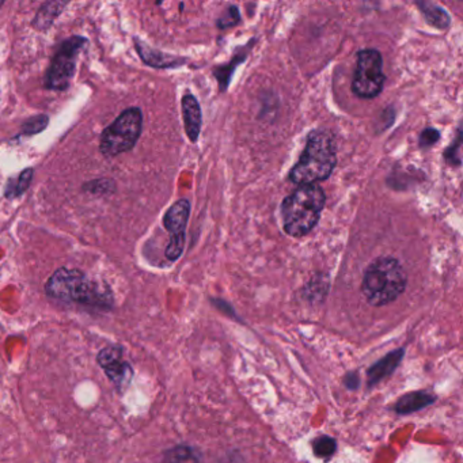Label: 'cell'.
Here are the masks:
<instances>
[{
	"label": "cell",
	"mask_w": 463,
	"mask_h": 463,
	"mask_svg": "<svg viewBox=\"0 0 463 463\" xmlns=\"http://www.w3.org/2000/svg\"><path fill=\"white\" fill-rule=\"evenodd\" d=\"M436 397L428 392H411L402 395L395 402L394 411L400 414L414 413L420 409L427 408L435 402Z\"/></svg>",
	"instance_id": "14"
},
{
	"label": "cell",
	"mask_w": 463,
	"mask_h": 463,
	"mask_svg": "<svg viewBox=\"0 0 463 463\" xmlns=\"http://www.w3.org/2000/svg\"><path fill=\"white\" fill-rule=\"evenodd\" d=\"M417 6L421 10L422 15H424L427 23L430 24L433 28L439 29V31H444L449 28L451 24V17L446 10L441 9L438 5L428 4V2H420Z\"/></svg>",
	"instance_id": "15"
},
{
	"label": "cell",
	"mask_w": 463,
	"mask_h": 463,
	"mask_svg": "<svg viewBox=\"0 0 463 463\" xmlns=\"http://www.w3.org/2000/svg\"><path fill=\"white\" fill-rule=\"evenodd\" d=\"M134 43L143 63L154 67V69H172V67H180L181 64L186 61L185 59L175 58V56L166 55V53L153 50V48L148 47L145 42L137 39V37H135Z\"/></svg>",
	"instance_id": "11"
},
{
	"label": "cell",
	"mask_w": 463,
	"mask_h": 463,
	"mask_svg": "<svg viewBox=\"0 0 463 463\" xmlns=\"http://www.w3.org/2000/svg\"><path fill=\"white\" fill-rule=\"evenodd\" d=\"M240 21V10H238V7L232 6L226 13H224L223 17L219 18L218 28L229 29L232 28V26L237 25Z\"/></svg>",
	"instance_id": "21"
},
{
	"label": "cell",
	"mask_w": 463,
	"mask_h": 463,
	"mask_svg": "<svg viewBox=\"0 0 463 463\" xmlns=\"http://www.w3.org/2000/svg\"><path fill=\"white\" fill-rule=\"evenodd\" d=\"M48 124H50V118L47 115H36L33 118H29L21 127L20 137H29L42 134L47 128Z\"/></svg>",
	"instance_id": "20"
},
{
	"label": "cell",
	"mask_w": 463,
	"mask_h": 463,
	"mask_svg": "<svg viewBox=\"0 0 463 463\" xmlns=\"http://www.w3.org/2000/svg\"><path fill=\"white\" fill-rule=\"evenodd\" d=\"M66 2H59V0H50L45 2L39 12H37L36 17L33 20V28L39 32H47L52 28L53 23L61 17V13L66 9Z\"/></svg>",
	"instance_id": "13"
},
{
	"label": "cell",
	"mask_w": 463,
	"mask_h": 463,
	"mask_svg": "<svg viewBox=\"0 0 463 463\" xmlns=\"http://www.w3.org/2000/svg\"><path fill=\"white\" fill-rule=\"evenodd\" d=\"M97 362L118 392L128 386L134 376V368L124 356V349L120 345L105 346L97 354Z\"/></svg>",
	"instance_id": "8"
},
{
	"label": "cell",
	"mask_w": 463,
	"mask_h": 463,
	"mask_svg": "<svg viewBox=\"0 0 463 463\" xmlns=\"http://www.w3.org/2000/svg\"><path fill=\"white\" fill-rule=\"evenodd\" d=\"M408 284L405 269L394 257H378L367 268L362 281V294L371 306L390 305L402 295Z\"/></svg>",
	"instance_id": "4"
},
{
	"label": "cell",
	"mask_w": 463,
	"mask_h": 463,
	"mask_svg": "<svg viewBox=\"0 0 463 463\" xmlns=\"http://www.w3.org/2000/svg\"><path fill=\"white\" fill-rule=\"evenodd\" d=\"M191 216V203L181 199L175 202L164 216V226L170 232V241L185 242L186 226Z\"/></svg>",
	"instance_id": "9"
},
{
	"label": "cell",
	"mask_w": 463,
	"mask_h": 463,
	"mask_svg": "<svg viewBox=\"0 0 463 463\" xmlns=\"http://www.w3.org/2000/svg\"><path fill=\"white\" fill-rule=\"evenodd\" d=\"M159 463H200L199 455L192 447L177 446L167 449Z\"/></svg>",
	"instance_id": "17"
},
{
	"label": "cell",
	"mask_w": 463,
	"mask_h": 463,
	"mask_svg": "<svg viewBox=\"0 0 463 463\" xmlns=\"http://www.w3.org/2000/svg\"><path fill=\"white\" fill-rule=\"evenodd\" d=\"M45 294L66 303L109 311L113 307L112 291L99 281L91 280L83 270L59 268L48 279Z\"/></svg>",
	"instance_id": "1"
},
{
	"label": "cell",
	"mask_w": 463,
	"mask_h": 463,
	"mask_svg": "<svg viewBox=\"0 0 463 463\" xmlns=\"http://www.w3.org/2000/svg\"><path fill=\"white\" fill-rule=\"evenodd\" d=\"M183 107L184 126H185L186 137L192 143H197L202 131L203 116L202 107L194 94H185L181 101Z\"/></svg>",
	"instance_id": "10"
},
{
	"label": "cell",
	"mask_w": 463,
	"mask_h": 463,
	"mask_svg": "<svg viewBox=\"0 0 463 463\" xmlns=\"http://www.w3.org/2000/svg\"><path fill=\"white\" fill-rule=\"evenodd\" d=\"M34 170L32 167L23 170L18 177L9 178L6 188H5V197L9 200L17 199L23 196L29 188H31L32 181H33Z\"/></svg>",
	"instance_id": "16"
},
{
	"label": "cell",
	"mask_w": 463,
	"mask_h": 463,
	"mask_svg": "<svg viewBox=\"0 0 463 463\" xmlns=\"http://www.w3.org/2000/svg\"><path fill=\"white\" fill-rule=\"evenodd\" d=\"M89 40L82 36H72L64 40L45 72L44 86L48 90L64 91L71 86L77 72V61Z\"/></svg>",
	"instance_id": "6"
},
{
	"label": "cell",
	"mask_w": 463,
	"mask_h": 463,
	"mask_svg": "<svg viewBox=\"0 0 463 463\" xmlns=\"http://www.w3.org/2000/svg\"><path fill=\"white\" fill-rule=\"evenodd\" d=\"M325 204L326 196L321 186H298L284 199L280 208L286 234L292 238H302L310 234L321 219Z\"/></svg>",
	"instance_id": "3"
},
{
	"label": "cell",
	"mask_w": 463,
	"mask_h": 463,
	"mask_svg": "<svg viewBox=\"0 0 463 463\" xmlns=\"http://www.w3.org/2000/svg\"><path fill=\"white\" fill-rule=\"evenodd\" d=\"M386 82L383 59L376 50H362L357 53L352 90L359 99H373L382 93Z\"/></svg>",
	"instance_id": "7"
},
{
	"label": "cell",
	"mask_w": 463,
	"mask_h": 463,
	"mask_svg": "<svg viewBox=\"0 0 463 463\" xmlns=\"http://www.w3.org/2000/svg\"><path fill=\"white\" fill-rule=\"evenodd\" d=\"M440 132L435 128H425L420 135V147L430 148L440 140Z\"/></svg>",
	"instance_id": "22"
},
{
	"label": "cell",
	"mask_w": 463,
	"mask_h": 463,
	"mask_svg": "<svg viewBox=\"0 0 463 463\" xmlns=\"http://www.w3.org/2000/svg\"><path fill=\"white\" fill-rule=\"evenodd\" d=\"M142 131V110L139 108H128L104 129L99 139V151L107 158H115L131 151L137 146Z\"/></svg>",
	"instance_id": "5"
},
{
	"label": "cell",
	"mask_w": 463,
	"mask_h": 463,
	"mask_svg": "<svg viewBox=\"0 0 463 463\" xmlns=\"http://www.w3.org/2000/svg\"><path fill=\"white\" fill-rule=\"evenodd\" d=\"M311 446H313L316 457L321 458V459H327V458L335 455V449H337V441H335V439L330 438V436L322 435L314 439Z\"/></svg>",
	"instance_id": "19"
},
{
	"label": "cell",
	"mask_w": 463,
	"mask_h": 463,
	"mask_svg": "<svg viewBox=\"0 0 463 463\" xmlns=\"http://www.w3.org/2000/svg\"><path fill=\"white\" fill-rule=\"evenodd\" d=\"M116 189L118 185L113 178H97V180L88 181L82 186L85 194H94V196H110L115 194Z\"/></svg>",
	"instance_id": "18"
},
{
	"label": "cell",
	"mask_w": 463,
	"mask_h": 463,
	"mask_svg": "<svg viewBox=\"0 0 463 463\" xmlns=\"http://www.w3.org/2000/svg\"><path fill=\"white\" fill-rule=\"evenodd\" d=\"M403 349H395V351L390 352L386 356L382 357L379 362H376L373 367L368 370V386H373V384L379 383L383 381L386 376L390 373H394L395 368L400 365L401 360L403 357Z\"/></svg>",
	"instance_id": "12"
},
{
	"label": "cell",
	"mask_w": 463,
	"mask_h": 463,
	"mask_svg": "<svg viewBox=\"0 0 463 463\" xmlns=\"http://www.w3.org/2000/svg\"><path fill=\"white\" fill-rule=\"evenodd\" d=\"M337 164V153L333 135L326 129H316L307 137L305 150L288 178L297 185H317L332 175Z\"/></svg>",
	"instance_id": "2"
}]
</instances>
